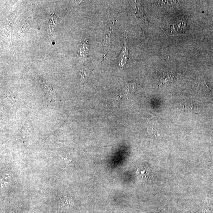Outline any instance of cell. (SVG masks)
Instances as JSON below:
<instances>
[{
  "instance_id": "6da1fadb",
  "label": "cell",
  "mask_w": 213,
  "mask_h": 213,
  "mask_svg": "<svg viewBox=\"0 0 213 213\" xmlns=\"http://www.w3.org/2000/svg\"><path fill=\"white\" fill-rule=\"evenodd\" d=\"M127 39V36H126L123 48L118 58V66L121 68H123L126 65L129 58V48Z\"/></svg>"
},
{
  "instance_id": "7a4b0ae2",
  "label": "cell",
  "mask_w": 213,
  "mask_h": 213,
  "mask_svg": "<svg viewBox=\"0 0 213 213\" xmlns=\"http://www.w3.org/2000/svg\"><path fill=\"white\" fill-rule=\"evenodd\" d=\"M90 44L87 41H85L82 43L78 51L79 54L81 58H85L87 56L90 51Z\"/></svg>"
},
{
  "instance_id": "3957f363",
  "label": "cell",
  "mask_w": 213,
  "mask_h": 213,
  "mask_svg": "<svg viewBox=\"0 0 213 213\" xmlns=\"http://www.w3.org/2000/svg\"><path fill=\"white\" fill-rule=\"evenodd\" d=\"M60 203L63 207H68L71 204V200L68 196H61L60 198Z\"/></svg>"
},
{
  "instance_id": "277c9868",
  "label": "cell",
  "mask_w": 213,
  "mask_h": 213,
  "mask_svg": "<svg viewBox=\"0 0 213 213\" xmlns=\"http://www.w3.org/2000/svg\"><path fill=\"white\" fill-rule=\"evenodd\" d=\"M193 104H191L190 102H183L182 103V107L184 110H189V111H193V110H196V108H195Z\"/></svg>"
},
{
  "instance_id": "5b68a950",
  "label": "cell",
  "mask_w": 213,
  "mask_h": 213,
  "mask_svg": "<svg viewBox=\"0 0 213 213\" xmlns=\"http://www.w3.org/2000/svg\"><path fill=\"white\" fill-rule=\"evenodd\" d=\"M144 168H140L137 170V174L139 177L144 178L147 177L148 176V170L147 169H144Z\"/></svg>"
},
{
  "instance_id": "8992f818",
  "label": "cell",
  "mask_w": 213,
  "mask_h": 213,
  "mask_svg": "<svg viewBox=\"0 0 213 213\" xmlns=\"http://www.w3.org/2000/svg\"><path fill=\"white\" fill-rule=\"evenodd\" d=\"M6 97H7V98L9 99V100H10L11 102H15V96H14L11 93H9V92L7 93Z\"/></svg>"
},
{
  "instance_id": "52a82bcc",
  "label": "cell",
  "mask_w": 213,
  "mask_h": 213,
  "mask_svg": "<svg viewBox=\"0 0 213 213\" xmlns=\"http://www.w3.org/2000/svg\"><path fill=\"white\" fill-rule=\"evenodd\" d=\"M117 98H118L116 100V101H118V100H119L120 99H122V98H121V96H118Z\"/></svg>"
}]
</instances>
